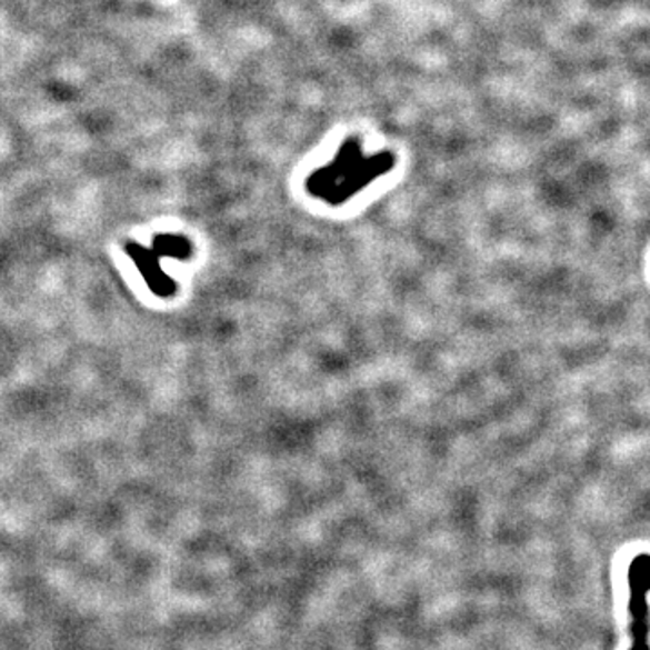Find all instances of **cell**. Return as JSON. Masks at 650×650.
<instances>
[{"instance_id":"cell-1","label":"cell","mask_w":650,"mask_h":650,"mask_svg":"<svg viewBox=\"0 0 650 650\" xmlns=\"http://www.w3.org/2000/svg\"><path fill=\"white\" fill-rule=\"evenodd\" d=\"M394 163V156L389 152L363 158L360 143L349 140L328 167L317 170L308 179V190L314 198L326 199L329 204L337 207L363 190L372 179L389 172Z\"/></svg>"},{"instance_id":"cell-2","label":"cell","mask_w":650,"mask_h":650,"mask_svg":"<svg viewBox=\"0 0 650 650\" xmlns=\"http://www.w3.org/2000/svg\"><path fill=\"white\" fill-rule=\"evenodd\" d=\"M629 614L631 649L650 650V554H636L629 563Z\"/></svg>"},{"instance_id":"cell-3","label":"cell","mask_w":650,"mask_h":650,"mask_svg":"<svg viewBox=\"0 0 650 650\" xmlns=\"http://www.w3.org/2000/svg\"><path fill=\"white\" fill-rule=\"evenodd\" d=\"M126 250L134 260L152 293L158 294L161 299H169L178 293V284L170 277H167L161 268V260H159L161 257L152 248H143L138 242H129Z\"/></svg>"},{"instance_id":"cell-4","label":"cell","mask_w":650,"mask_h":650,"mask_svg":"<svg viewBox=\"0 0 650 650\" xmlns=\"http://www.w3.org/2000/svg\"><path fill=\"white\" fill-rule=\"evenodd\" d=\"M152 250H154L159 257H172V259L188 260L192 257L193 246L192 242L184 239L183 236H170V233H163V236L154 237Z\"/></svg>"}]
</instances>
